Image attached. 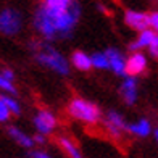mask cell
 <instances>
[{
  "instance_id": "1",
  "label": "cell",
  "mask_w": 158,
  "mask_h": 158,
  "mask_svg": "<svg viewBox=\"0 0 158 158\" xmlns=\"http://www.w3.org/2000/svg\"><path fill=\"white\" fill-rule=\"evenodd\" d=\"M81 19V5L76 0L66 10L50 8L40 3L32 13V27L44 40L69 39Z\"/></svg>"
},
{
  "instance_id": "2",
  "label": "cell",
  "mask_w": 158,
  "mask_h": 158,
  "mask_svg": "<svg viewBox=\"0 0 158 158\" xmlns=\"http://www.w3.org/2000/svg\"><path fill=\"white\" fill-rule=\"evenodd\" d=\"M29 50L34 55V60L37 61L42 68L48 71L60 74V76H68L71 66L69 61L56 50L50 42L47 40H31L29 42Z\"/></svg>"
},
{
  "instance_id": "3",
  "label": "cell",
  "mask_w": 158,
  "mask_h": 158,
  "mask_svg": "<svg viewBox=\"0 0 158 158\" xmlns=\"http://www.w3.org/2000/svg\"><path fill=\"white\" fill-rule=\"evenodd\" d=\"M66 111L73 119L81 121L87 126H97L102 123V111L100 108L87 98L82 97H73L66 105Z\"/></svg>"
},
{
  "instance_id": "4",
  "label": "cell",
  "mask_w": 158,
  "mask_h": 158,
  "mask_svg": "<svg viewBox=\"0 0 158 158\" xmlns=\"http://www.w3.org/2000/svg\"><path fill=\"white\" fill-rule=\"evenodd\" d=\"M23 26L24 19L19 10L11 8V6L0 10V34L13 37L23 31Z\"/></svg>"
},
{
  "instance_id": "5",
  "label": "cell",
  "mask_w": 158,
  "mask_h": 158,
  "mask_svg": "<svg viewBox=\"0 0 158 158\" xmlns=\"http://www.w3.org/2000/svg\"><path fill=\"white\" fill-rule=\"evenodd\" d=\"M102 124H103L105 132L108 134L111 139L119 140V139H123V135L127 132V124L129 123H126L124 116L119 111L108 110L105 113L103 119H102Z\"/></svg>"
},
{
  "instance_id": "6",
  "label": "cell",
  "mask_w": 158,
  "mask_h": 158,
  "mask_svg": "<svg viewBox=\"0 0 158 158\" xmlns=\"http://www.w3.org/2000/svg\"><path fill=\"white\" fill-rule=\"evenodd\" d=\"M32 126L37 134L50 137L56 131V127H58V118L55 116L53 111H50L47 108H40L32 116Z\"/></svg>"
},
{
  "instance_id": "7",
  "label": "cell",
  "mask_w": 158,
  "mask_h": 158,
  "mask_svg": "<svg viewBox=\"0 0 158 158\" xmlns=\"http://www.w3.org/2000/svg\"><path fill=\"white\" fill-rule=\"evenodd\" d=\"M119 94L121 98L124 100L126 105H135L139 98V82H137V77L134 76H126L123 79V82L119 85Z\"/></svg>"
},
{
  "instance_id": "8",
  "label": "cell",
  "mask_w": 158,
  "mask_h": 158,
  "mask_svg": "<svg viewBox=\"0 0 158 158\" xmlns=\"http://www.w3.org/2000/svg\"><path fill=\"white\" fill-rule=\"evenodd\" d=\"M106 56H108V61H110V69L113 71L116 76H121V77H126L127 73H126V63H127V58L123 55L119 48H114V47H108L105 50Z\"/></svg>"
},
{
  "instance_id": "9",
  "label": "cell",
  "mask_w": 158,
  "mask_h": 158,
  "mask_svg": "<svg viewBox=\"0 0 158 158\" xmlns=\"http://www.w3.org/2000/svg\"><path fill=\"white\" fill-rule=\"evenodd\" d=\"M124 23L127 27L137 31V32H142L148 29V13H143V11H139V10H126L124 11Z\"/></svg>"
},
{
  "instance_id": "10",
  "label": "cell",
  "mask_w": 158,
  "mask_h": 158,
  "mask_svg": "<svg viewBox=\"0 0 158 158\" xmlns=\"http://www.w3.org/2000/svg\"><path fill=\"white\" fill-rule=\"evenodd\" d=\"M6 134H8V137L16 143L18 147L24 148V150H32L35 147V142H34V135L27 134L26 131H23L21 127L11 124L6 127Z\"/></svg>"
},
{
  "instance_id": "11",
  "label": "cell",
  "mask_w": 158,
  "mask_h": 158,
  "mask_svg": "<svg viewBox=\"0 0 158 158\" xmlns=\"http://www.w3.org/2000/svg\"><path fill=\"white\" fill-rule=\"evenodd\" d=\"M147 69V56L142 52H135L127 56V63H126V73L127 76H134L137 77L142 73H145Z\"/></svg>"
},
{
  "instance_id": "12",
  "label": "cell",
  "mask_w": 158,
  "mask_h": 158,
  "mask_svg": "<svg viewBox=\"0 0 158 158\" xmlns=\"http://www.w3.org/2000/svg\"><path fill=\"white\" fill-rule=\"evenodd\" d=\"M56 145L68 158H82V152L77 145V142L66 134H61L56 137Z\"/></svg>"
},
{
  "instance_id": "13",
  "label": "cell",
  "mask_w": 158,
  "mask_h": 158,
  "mask_svg": "<svg viewBox=\"0 0 158 158\" xmlns=\"http://www.w3.org/2000/svg\"><path fill=\"white\" fill-rule=\"evenodd\" d=\"M152 132H153L152 123H150L147 118H139L137 121H134V123H129V124H127V134L134 135V137L145 139V137H148Z\"/></svg>"
},
{
  "instance_id": "14",
  "label": "cell",
  "mask_w": 158,
  "mask_h": 158,
  "mask_svg": "<svg viewBox=\"0 0 158 158\" xmlns=\"http://www.w3.org/2000/svg\"><path fill=\"white\" fill-rule=\"evenodd\" d=\"M155 31H152L148 27V29H145V31H142V32H139V35L135 37V40H132L131 44H129V52L131 53H135V52H142L143 48H147L148 50V47L152 45V42H153V37H155Z\"/></svg>"
},
{
  "instance_id": "15",
  "label": "cell",
  "mask_w": 158,
  "mask_h": 158,
  "mask_svg": "<svg viewBox=\"0 0 158 158\" xmlns=\"http://www.w3.org/2000/svg\"><path fill=\"white\" fill-rule=\"evenodd\" d=\"M69 63H71V66L77 71H90L92 69L90 55L85 53L84 50H74V52L71 53Z\"/></svg>"
},
{
  "instance_id": "16",
  "label": "cell",
  "mask_w": 158,
  "mask_h": 158,
  "mask_svg": "<svg viewBox=\"0 0 158 158\" xmlns=\"http://www.w3.org/2000/svg\"><path fill=\"white\" fill-rule=\"evenodd\" d=\"M90 60H92V68L94 69H110V61H108V56H106L105 52H95L90 55Z\"/></svg>"
},
{
  "instance_id": "17",
  "label": "cell",
  "mask_w": 158,
  "mask_h": 158,
  "mask_svg": "<svg viewBox=\"0 0 158 158\" xmlns=\"http://www.w3.org/2000/svg\"><path fill=\"white\" fill-rule=\"evenodd\" d=\"M3 98V102L6 103V106L10 108L11 114H15V116H19L21 114V103L15 98V95H10V94H2L0 95Z\"/></svg>"
},
{
  "instance_id": "18",
  "label": "cell",
  "mask_w": 158,
  "mask_h": 158,
  "mask_svg": "<svg viewBox=\"0 0 158 158\" xmlns=\"http://www.w3.org/2000/svg\"><path fill=\"white\" fill-rule=\"evenodd\" d=\"M42 3L50 6V8H58V10H66L74 3V0H42Z\"/></svg>"
},
{
  "instance_id": "19",
  "label": "cell",
  "mask_w": 158,
  "mask_h": 158,
  "mask_svg": "<svg viewBox=\"0 0 158 158\" xmlns=\"http://www.w3.org/2000/svg\"><path fill=\"white\" fill-rule=\"evenodd\" d=\"M0 90L5 92V94H10V95H16L18 94L16 85L13 82H10V81H6L2 74H0Z\"/></svg>"
},
{
  "instance_id": "20",
  "label": "cell",
  "mask_w": 158,
  "mask_h": 158,
  "mask_svg": "<svg viewBox=\"0 0 158 158\" xmlns=\"http://www.w3.org/2000/svg\"><path fill=\"white\" fill-rule=\"evenodd\" d=\"M13 116L10 108L6 106V103L3 102V98L0 97V123H8L10 118Z\"/></svg>"
},
{
  "instance_id": "21",
  "label": "cell",
  "mask_w": 158,
  "mask_h": 158,
  "mask_svg": "<svg viewBox=\"0 0 158 158\" xmlns=\"http://www.w3.org/2000/svg\"><path fill=\"white\" fill-rule=\"evenodd\" d=\"M27 158H53V156L42 148H32V150H29V153H27Z\"/></svg>"
},
{
  "instance_id": "22",
  "label": "cell",
  "mask_w": 158,
  "mask_h": 158,
  "mask_svg": "<svg viewBox=\"0 0 158 158\" xmlns=\"http://www.w3.org/2000/svg\"><path fill=\"white\" fill-rule=\"evenodd\" d=\"M148 26H150V29L158 34V11L148 13Z\"/></svg>"
},
{
  "instance_id": "23",
  "label": "cell",
  "mask_w": 158,
  "mask_h": 158,
  "mask_svg": "<svg viewBox=\"0 0 158 158\" xmlns=\"http://www.w3.org/2000/svg\"><path fill=\"white\" fill-rule=\"evenodd\" d=\"M0 74H2L6 81L15 82V71H13L11 68H2V69H0Z\"/></svg>"
},
{
  "instance_id": "24",
  "label": "cell",
  "mask_w": 158,
  "mask_h": 158,
  "mask_svg": "<svg viewBox=\"0 0 158 158\" xmlns=\"http://www.w3.org/2000/svg\"><path fill=\"white\" fill-rule=\"evenodd\" d=\"M148 52L152 53L153 56H156V53H158V34H155V37H153V42H152V45L148 47Z\"/></svg>"
},
{
  "instance_id": "25",
  "label": "cell",
  "mask_w": 158,
  "mask_h": 158,
  "mask_svg": "<svg viewBox=\"0 0 158 158\" xmlns=\"http://www.w3.org/2000/svg\"><path fill=\"white\" fill-rule=\"evenodd\" d=\"M34 142H35V145H44V143L47 142V137H45V135H42V134L35 132L34 134Z\"/></svg>"
},
{
  "instance_id": "26",
  "label": "cell",
  "mask_w": 158,
  "mask_h": 158,
  "mask_svg": "<svg viewBox=\"0 0 158 158\" xmlns=\"http://www.w3.org/2000/svg\"><path fill=\"white\" fill-rule=\"evenodd\" d=\"M153 134H155V139H156V142H158V127L153 131Z\"/></svg>"
},
{
  "instance_id": "27",
  "label": "cell",
  "mask_w": 158,
  "mask_h": 158,
  "mask_svg": "<svg viewBox=\"0 0 158 158\" xmlns=\"http://www.w3.org/2000/svg\"><path fill=\"white\" fill-rule=\"evenodd\" d=\"M156 58H158V53H156Z\"/></svg>"
}]
</instances>
